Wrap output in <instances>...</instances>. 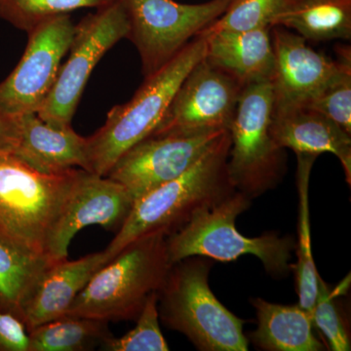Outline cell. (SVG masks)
Returning a JSON list of instances; mask_svg holds the SVG:
<instances>
[{
    "instance_id": "cell-1",
    "label": "cell",
    "mask_w": 351,
    "mask_h": 351,
    "mask_svg": "<svg viewBox=\"0 0 351 351\" xmlns=\"http://www.w3.org/2000/svg\"><path fill=\"white\" fill-rule=\"evenodd\" d=\"M228 131L202 158L173 181L161 184L134 202L106 254L110 260L127 245L152 234L169 237L195 215L211 209L235 193L228 170Z\"/></svg>"
},
{
    "instance_id": "cell-2",
    "label": "cell",
    "mask_w": 351,
    "mask_h": 351,
    "mask_svg": "<svg viewBox=\"0 0 351 351\" xmlns=\"http://www.w3.org/2000/svg\"><path fill=\"white\" fill-rule=\"evenodd\" d=\"M206 55V38L196 36L154 75L130 101L113 107L105 124L87 138L88 172L106 177L133 145L149 137L163 119L184 78Z\"/></svg>"
},
{
    "instance_id": "cell-3",
    "label": "cell",
    "mask_w": 351,
    "mask_h": 351,
    "mask_svg": "<svg viewBox=\"0 0 351 351\" xmlns=\"http://www.w3.org/2000/svg\"><path fill=\"white\" fill-rule=\"evenodd\" d=\"M212 262L193 256L171 267L158 291L159 318L201 351H247L245 321L228 311L210 288Z\"/></svg>"
},
{
    "instance_id": "cell-4",
    "label": "cell",
    "mask_w": 351,
    "mask_h": 351,
    "mask_svg": "<svg viewBox=\"0 0 351 351\" xmlns=\"http://www.w3.org/2000/svg\"><path fill=\"white\" fill-rule=\"evenodd\" d=\"M171 267L167 237L135 240L95 274L66 315L108 322L136 320L147 298L162 287Z\"/></svg>"
},
{
    "instance_id": "cell-5",
    "label": "cell",
    "mask_w": 351,
    "mask_h": 351,
    "mask_svg": "<svg viewBox=\"0 0 351 351\" xmlns=\"http://www.w3.org/2000/svg\"><path fill=\"white\" fill-rule=\"evenodd\" d=\"M251 201L235 191L217 206L195 215L181 230L167 237L171 265L193 256L228 263L252 255L262 262L269 276L287 277L292 271L290 262L297 243L292 237L270 232L248 237L235 226L237 217L250 207Z\"/></svg>"
},
{
    "instance_id": "cell-6",
    "label": "cell",
    "mask_w": 351,
    "mask_h": 351,
    "mask_svg": "<svg viewBox=\"0 0 351 351\" xmlns=\"http://www.w3.org/2000/svg\"><path fill=\"white\" fill-rule=\"evenodd\" d=\"M272 110L271 80L251 83L241 90L228 128V174L237 191L251 200L276 189L287 169L285 149L270 133Z\"/></svg>"
},
{
    "instance_id": "cell-7",
    "label": "cell",
    "mask_w": 351,
    "mask_h": 351,
    "mask_svg": "<svg viewBox=\"0 0 351 351\" xmlns=\"http://www.w3.org/2000/svg\"><path fill=\"white\" fill-rule=\"evenodd\" d=\"M82 172L43 174L0 151V230L45 253L51 230Z\"/></svg>"
},
{
    "instance_id": "cell-8",
    "label": "cell",
    "mask_w": 351,
    "mask_h": 351,
    "mask_svg": "<svg viewBox=\"0 0 351 351\" xmlns=\"http://www.w3.org/2000/svg\"><path fill=\"white\" fill-rule=\"evenodd\" d=\"M130 20L124 0L97 9L75 25L69 57L61 64L56 82L38 112L46 123L71 126L92 71L108 50L128 38Z\"/></svg>"
},
{
    "instance_id": "cell-9",
    "label": "cell",
    "mask_w": 351,
    "mask_h": 351,
    "mask_svg": "<svg viewBox=\"0 0 351 351\" xmlns=\"http://www.w3.org/2000/svg\"><path fill=\"white\" fill-rule=\"evenodd\" d=\"M232 0L182 4L174 0H124L130 32L145 77L154 75L179 54L208 25L226 12Z\"/></svg>"
},
{
    "instance_id": "cell-10",
    "label": "cell",
    "mask_w": 351,
    "mask_h": 351,
    "mask_svg": "<svg viewBox=\"0 0 351 351\" xmlns=\"http://www.w3.org/2000/svg\"><path fill=\"white\" fill-rule=\"evenodd\" d=\"M75 25L64 14L44 20L27 32L29 41L19 63L0 82V112L16 117L39 112L56 82Z\"/></svg>"
},
{
    "instance_id": "cell-11",
    "label": "cell",
    "mask_w": 351,
    "mask_h": 351,
    "mask_svg": "<svg viewBox=\"0 0 351 351\" xmlns=\"http://www.w3.org/2000/svg\"><path fill=\"white\" fill-rule=\"evenodd\" d=\"M242 89L234 78L203 58L184 78L152 135L193 136L228 130Z\"/></svg>"
},
{
    "instance_id": "cell-12",
    "label": "cell",
    "mask_w": 351,
    "mask_h": 351,
    "mask_svg": "<svg viewBox=\"0 0 351 351\" xmlns=\"http://www.w3.org/2000/svg\"><path fill=\"white\" fill-rule=\"evenodd\" d=\"M228 131L193 136L151 135L122 154L106 177L125 186L135 202L186 172Z\"/></svg>"
},
{
    "instance_id": "cell-13",
    "label": "cell",
    "mask_w": 351,
    "mask_h": 351,
    "mask_svg": "<svg viewBox=\"0 0 351 351\" xmlns=\"http://www.w3.org/2000/svg\"><path fill=\"white\" fill-rule=\"evenodd\" d=\"M133 204L125 186L83 170L51 230L45 253L54 262L66 260L71 240L86 226L98 225L117 233Z\"/></svg>"
},
{
    "instance_id": "cell-14",
    "label": "cell",
    "mask_w": 351,
    "mask_h": 351,
    "mask_svg": "<svg viewBox=\"0 0 351 351\" xmlns=\"http://www.w3.org/2000/svg\"><path fill=\"white\" fill-rule=\"evenodd\" d=\"M271 29L274 108L304 107L337 73L339 61L316 52L300 34L283 27Z\"/></svg>"
},
{
    "instance_id": "cell-15",
    "label": "cell",
    "mask_w": 351,
    "mask_h": 351,
    "mask_svg": "<svg viewBox=\"0 0 351 351\" xmlns=\"http://www.w3.org/2000/svg\"><path fill=\"white\" fill-rule=\"evenodd\" d=\"M16 117L19 137L11 154L20 160L43 174H64L76 168L88 172L87 138L73 127L50 125L38 113Z\"/></svg>"
},
{
    "instance_id": "cell-16",
    "label": "cell",
    "mask_w": 351,
    "mask_h": 351,
    "mask_svg": "<svg viewBox=\"0 0 351 351\" xmlns=\"http://www.w3.org/2000/svg\"><path fill=\"white\" fill-rule=\"evenodd\" d=\"M110 261L104 250L76 261L53 263L23 307L22 322L27 331L66 315L92 277Z\"/></svg>"
},
{
    "instance_id": "cell-17",
    "label": "cell",
    "mask_w": 351,
    "mask_h": 351,
    "mask_svg": "<svg viewBox=\"0 0 351 351\" xmlns=\"http://www.w3.org/2000/svg\"><path fill=\"white\" fill-rule=\"evenodd\" d=\"M270 133L278 147L292 149L295 154H334L350 184L351 135L325 115L304 107L274 108Z\"/></svg>"
},
{
    "instance_id": "cell-18",
    "label": "cell",
    "mask_w": 351,
    "mask_h": 351,
    "mask_svg": "<svg viewBox=\"0 0 351 351\" xmlns=\"http://www.w3.org/2000/svg\"><path fill=\"white\" fill-rule=\"evenodd\" d=\"M271 27L246 32H219L206 38L205 59L234 78L242 87L271 80L274 51Z\"/></svg>"
},
{
    "instance_id": "cell-19",
    "label": "cell",
    "mask_w": 351,
    "mask_h": 351,
    "mask_svg": "<svg viewBox=\"0 0 351 351\" xmlns=\"http://www.w3.org/2000/svg\"><path fill=\"white\" fill-rule=\"evenodd\" d=\"M258 327L250 339L267 351H320L325 346L314 336L313 316L299 306L272 304L261 298L251 300Z\"/></svg>"
},
{
    "instance_id": "cell-20",
    "label": "cell",
    "mask_w": 351,
    "mask_h": 351,
    "mask_svg": "<svg viewBox=\"0 0 351 351\" xmlns=\"http://www.w3.org/2000/svg\"><path fill=\"white\" fill-rule=\"evenodd\" d=\"M53 263L47 254L0 230V311L22 321L25 302Z\"/></svg>"
},
{
    "instance_id": "cell-21",
    "label": "cell",
    "mask_w": 351,
    "mask_h": 351,
    "mask_svg": "<svg viewBox=\"0 0 351 351\" xmlns=\"http://www.w3.org/2000/svg\"><path fill=\"white\" fill-rule=\"evenodd\" d=\"M271 27L314 41L350 39L351 0H281Z\"/></svg>"
},
{
    "instance_id": "cell-22",
    "label": "cell",
    "mask_w": 351,
    "mask_h": 351,
    "mask_svg": "<svg viewBox=\"0 0 351 351\" xmlns=\"http://www.w3.org/2000/svg\"><path fill=\"white\" fill-rule=\"evenodd\" d=\"M297 186L299 193V223H298L297 263L292 265L295 272L299 306L313 316L314 302L318 290V270L311 250V216H309L308 189L311 169L318 156L297 154Z\"/></svg>"
},
{
    "instance_id": "cell-23",
    "label": "cell",
    "mask_w": 351,
    "mask_h": 351,
    "mask_svg": "<svg viewBox=\"0 0 351 351\" xmlns=\"http://www.w3.org/2000/svg\"><path fill=\"white\" fill-rule=\"evenodd\" d=\"M27 334L29 351L93 350L112 336L108 321L69 315L34 327Z\"/></svg>"
},
{
    "instance_id": "cell-24",
    "label": "cell",
    "mask_w": 351,
    "mask_h": 351,
    "mask_svg": "<svg viewBox=\"0 0 351 351\" xmlns=\"http://www.w3.org/2000/svg\"><path fill=\"white\" fill-rule=\"evenodd\" d=\"M119 0H0V19L29 32L44 20L82 8H101Z\"/></svg>"
},
{
    "instance_id": "cell-25",
    "label": "cell",
    "mask_w": 351,
    "mask_h": 351,
    "mask_svg": "<svg viewBox=\"0 0 351 351\" xmlns=\"http://www.w3.org/2000/svg\"><path fill=\"white\" fill-rule=\"evenodd\" d=\"M338 54V71L304 107L325 115L351 135L350 48L339 47Z\"/></svg>"
},
{
    "instance_id": "cell-26",
    "label": "cell",
    "mask_w": 351,
    "mask_h": 351,
    "mask_svg": "<svg viewBox=\"0 0 351 351\" xmlns=\"http://www.w3.org/2000/svg\"><path fill=\"white\" fill-rule=\"evenodd\" d=\"M137 325L120 338L112 336L104 341L101 350L108 351H168L159 326L158 292L152 293L138 314Z\"/></svg>"
},
{
    "instance_id": "cell-27",
    "label": "cell",
    "mask_w": 351,
    "mask_h": 351,
    "mask_svg": "<svg viewBox=\"0 0 351 351\" xmlns=\"http://www.w3.org/2000/svg\"><path fill=\"white\" fill-rule=\"evenodd\" d=\"M281 0H232L226 12L197 36L219 32H246L263 27H271Z\"/></svg>"
},
{
    "instance_id": "cell-28",
    "label": "cell",
    "mask_w": 351,
    "mask_h": 351,
    "mask_svg": "<svg viewBox=\"0 0 351 351\" xmlns=\"http://www.w3.org/2000/svg\"><path fill=\"white\" fill-rule=\"evenodd\" d=\"M313 326L317 328L332 351L350 350V337L345 318L334 295L322 277L318 276V290L313 311Z\"/></svg>"
},
{
    "instance_id": "cell-29",
    "label": "cell",
    "mask_w": 351,
    "mask_h": 351,
    "mask_svg": "<svg viewBox=\"0 0 351 351\" xmlns=\"http://www.w3.org/2000/svg\"><path fill=\"white\" fill-rule=\"evenodd\" d=\"M0 351H29V334L24 323L0 311Z\"/></svg>"
},
{
    "instance_id": "cell-30",
    "label": "cell",
    "mask_w": 351,
    "mask_h": 351,
    "mask_svg": "<svg viewBox=\"0 0 351 351\" xmlns=\"http://www.w3.org/2000/svg\"><path fill=\"white\" fill-rule=\"evenodd\" d=\"M19 137L17 117L0 112V151L12 152Z\"/></svg>"
}]
</instances>
